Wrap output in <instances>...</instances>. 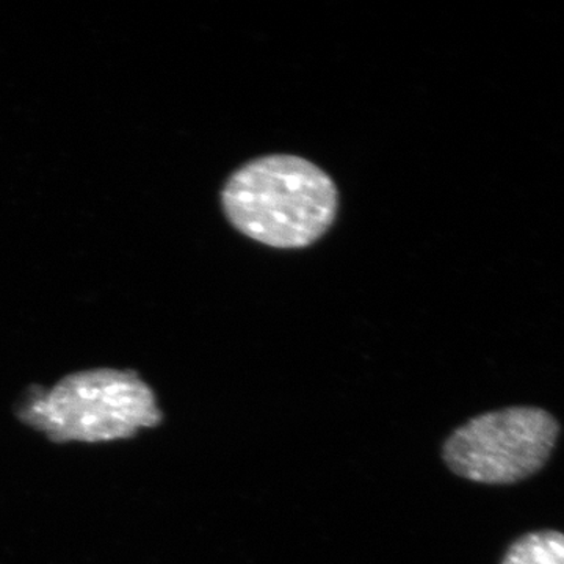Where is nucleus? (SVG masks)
Instances as JSON below:
<instances>
[{"label":"nucleus","instance_id":"nucleus-1","mask_svg":"<svg viewBox=\"0 0 564 564\" xmlns=\"http://www.w3.org/2000/svg\"><path fill=\"white\" fill-rule=\"evenodd\" d=\"M223 209L237 231L267 247H310L337 214L332 177L306 159L274 154L248 162L226 182Z\"/></svg>","mask_w":564,"mask_h":564},{"label":"nucleus","instance_id":"nucleus-2","mask_svg":"<svg viewBox=\"0 0 564 564\" xmlns=\"http://www.w3.org/2000/svg\"><path fill=\"white\" fill-rule=\"evenodd\" d=\"M18 417L52 443L95 444L129 440L163 415L150 386L132 370L90 369L62 378L50 391L33 389Z\"/></svg>","mask_w":564,"mask_h":564},{"label":"nucleus","instance_id":"nucleus-3","mask_svg":"<svg viewBox=\"0 0 564 564\" xmlns=\"http://www.w3.org/2000/svg\"><path fill=\"white\" fill-rule=\"evenodd\" d=\"M560 425L540 408H507L470 419L444 444V462L459 477L511 485L536 474L551 458Z\"/></svg>","mask_w":564,"mask_h":564},{"label":"nucleus","instance_id":"nucleus-4","mask_svg":"<svg viewBox=\"0 0 564 564\" xmlns=\"http://www.w3.org/2000/svg\"><path fill=\"white\" fill-rule=\"evenodd\" d=\"M502 564H564V534L554 530L525 534L511 544Z\"/></svg>","mask_w":564,"mask_h":564}]
</instances>
